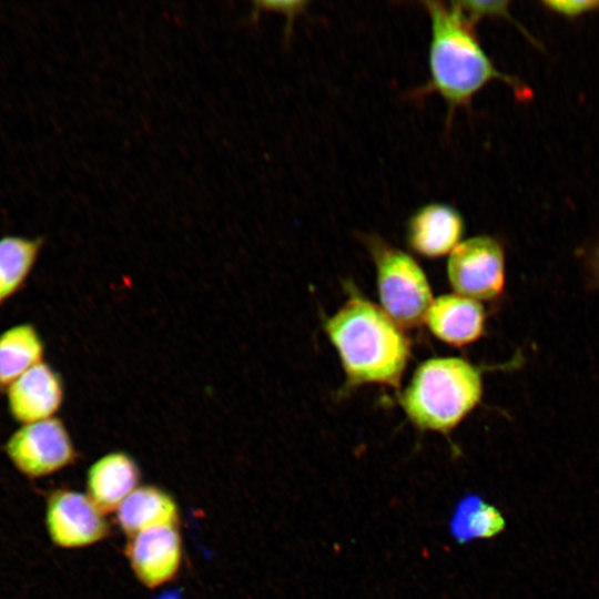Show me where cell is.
Returning a JSON list of instances; mask_svg holds the SVG:
<instances>
[{
  "instance_id": "obj_1",
  "label": "cell",
  "mask_w": 599,
  "mask_h": 599,
  "mask_svg": "<svg viewBox=\"0 0 599 599\" xmlns=\"http://www.w3.org/2000/svg\"><path fill=\"white\" fill-rule=\"evenodd\" d=\"M324 331L339 356L348 387H398L410 357V343L382 307L351 292L325 321Z\"/></svg>"
},
{
  "instance_id": "obj_2",
  "label": "cell",
  "mask_w": 599,
  "mask_h": 599,
  "mask_svg": "<svg viewBox=\"0 0 599 599\" xmlns=\"http://www.w3.org/2000/svg\"><path fill=\"white\" fill-rule=\"evenodd\" d=\"M430 20L428 52L429 82L425 92H437L446 101L449 116L466 105L488 82L498 79L518 88L516 81L501 73L479 44L473 26L457 6L441 1H424Z\"/></svg>"
},
{
  "instance_id": "obj_3",
  "label": "cell",
  "mask_w": 599,
  "mask_h": 599,
  "mask_svg": "<svg viewBox=\"0 0 599 599\" xmlns=\"http://www.w3.org/2000/svg\"><path fill=\"white\" fill-rule=\"evenodd\" d=\"M483 370L460 357H436L422 363L398 402L420 430L451 432L479 404Z\"/></svg>"
},
{
  "instance_id": "obj_4",
  "label": "cell",
  "mask_w": 599,
  "mask_h": 599,
  "mask_svg": "<svg viewBox=\"0 0 599 599\" xmlns=\"http://www.w3.org/2000/svg\"><path fill=\"white\" fill-rule=\"evenodd\" d=\"M366 242L376 268L382 309L400 328L419 326L434 301L425 272L413 256L379 236H367Z\"/></svg>"
},
{
  "instance_id": "obj_5",
  "label": "cell",
  "mask_w": 599,
  "mask_h": 599,
  "mask_svg": "<svg viewBox=\"0 0 599 599\" xmlns=\"http://www.w3.org/2000/svg\"><path fill=\"white\" fill-rule=\"evenodd\" d=\"M3 451L12 466L30 479L53 475L72 465L78 456L59 417L19 425L4 441Z\"/></svg>"
},
{
  "instance_id": "obj_6",
  "label": "cell",
  "mask_w": 599,
  "mask_h": 599,
  "mask_svg": "<svg viewBox=\"0 0 599 599\" xmlns=\"http://www.w3.org/2000/svg\"><path fill=\"white\" fill-rule=\"evenodd\" d=\"M447 276L455 294L478 302L496 300L505 286L501 245L486 235L460 242L448 258Z\"/></svg>"
},
{
  "instance_id": "obj_7",
  "label": "cell",
  "mask_w": 599,
  "mask_h": 599,
  "mask_svg": "<svg viewBox=\"0 0 599 599\" xmlns=\"http://www.w3.org/2000/svg\"><path fill=\"white\" fill-rule=\"evenodd\" d=\"M44 522L50 540L63 549L95 545L109 535L105 514L87 495L54 489L45 500Z\"/></svg>"
},
{
  "instance_id": "obj_8",
  "label": "cell",
  "mask_w": 599,
  "mask_h": 599,
  "mask_svg": "<svg viewBox=\"0 0 599 599\" xmlns=\"http://www.w3.org/2000/svg\"><path fill=\"white\" fill-rule=\"evenodd\" d=\"M124 554L135 578L146 588H159L173 580L181 568L179 528L156 527L128 537Z\"/></svg>"
},
{
  "instance_id": "obj_9",
  "label": "cell",
  "mask_w": 599,
  "mask_h": 599,
  "mask_svg": "<svg viewBox=\"0 0 599 599\" xmlns=\"http://www.w3.org/2000/svg\"><path fill=\"white\" fill-rule=\"evenodd\" d=\"M2 395L11 419L26 425L57 417L64 402V383L58 370L42 362L14 379Z\"/></svg>"
},
{
  "instance_id": "obj_10",
  "label": "cell",
  "mask_w": 599,
  "mask_h": 599,
  "mask_svg": "<svg viewBox=\"0 0 599 599\" xmlns=\"http://www.w3.org/2000/svg\"><path fill=\"white\" fill-rule=\"evenodd\" d=\"M465 231L461 214L446 203H428L416 210L406 223V242L418 255L437 258L451 253Z\"/></svg>"
},
{
  "instance_id": "obj_11",
  "label": "cell",
  "mask_w": 599,
  "mask_h": 599,
  "mask_svg": "<svg viewBox=\"0 0 599 599\" xmlns=\"http://www.w3.org/2000/svg\"><path fill=\"white\" fill-rule=\"evenodd\" d=\"M425 322L438 339L460 347L476 342L483 335L486 314L480 302L458 294H447L433 301Z\"/></svg>"
},
{
  "instance_id": "obj_12",
  "label": "cell",
  "mask_w": 599,
  "mask_h": 599,
  "mask_svg": "<svg viewBox=\"0 0 599 599\" xmlns=\"http://www.w3.org/2000/svg\"><path fill=\"white\" fill-rule=\"evenodd\" d=\"M141 471L136 461L124 451H111L97 459L87 473V495L106 515L139 486Z\"/></svg>"
},
{
  "instance_id": "obj_13",
  "label": "cell",
  "mask_w": 599,
  "mask_h": 599,
  "mask_svg": "<svg viewBox=\"0 0 599 599\" xmlns=\"http://www.w3.org/2000/svg\"><path fill=\"white\" fill-rule=\"evenodd\" d=\"M122 531L134 536L156 527L179 526L180 511L174 498L156 486H139L115 511Z\"/></svg>"
},
{
  "instance_id": "obj_14",
  "label": "cell",
  "mask_w": 599,
  "mask_h": 599,
  "mask_svg": "<svg viewBox=\"0 0 599 599\" xmlns=\"http://www.w3.org/2000/svg\"><path fill=\"white\" fill-rule=\"evenodd\" d=\"M45 343L34 324L21 322L0 333V393L27 370L44 362Z\"/></svg>"
},
{
  "instance_id": "obj_15",
  "label": "cell",
  "mask_w": 599,
  "mask_h": 599,
  "mask_svg": "<svg viewBox=\"0 0 599 599\" xmlns=\"http://www.w3.org/2000/svg\"><path fill=\"white\" fill-rule=\"evenodd\" d=\"M44 244L43 236H0V307L26 287Z\"/></svg>"
},
{
  "instance_id": "obj_16",
  "label": "cell",
  "mask_w": 599,
  "mask_h": 599,
  "mask_svg": "<svg viewBox=\"0 0 599 599\" xmlns=\"http://www.w3.org/2000/svg\"><path fill=\"white\" fill-rule=\"evenodd\" d=\"M453 526L459 541L487 539L504 530L505 519L494 506L473 497L459 505Z\"/></svg>"
},
{
  "instance_id": "obj_17",
  "label": "cell",
  "mask_w": 599,
  "mask_h": 599,
  "mask_svg": "<svg viewBox=\"0 0 599 599\" xmlns=\"http://www.w3.org/2000/svg\"><path fill=\"white\" fill-rule=\"evenodd\" d=\"M545 4L561 14L577 16L599 7V1L593 0H564V1H547Z\"/></svg>"
},
{
  "instance_id": "obj_18",
  "label": "cell",
  "mask_w": 599,
  "mask_h": 599,
  "mask_svg": "<svg viewBox=\"0 0 599 599\" xmlns=\"http://www.w3.org/2000/svg\"><path fill=\"white\" fill-rule=\"evenodd\" d=\"M255 12L263 11H276L285 13L288 19L292 21L295 16H298L305 8L306 2L304 1H256L254 2Z\"/></svg>"
},
{
  "instance_id": "obj_19",
  "label": "cell",
  "mask_w": 599,
  "mask_h": 599,
  "mask_svg": "<svg viewBox=\"0 0 599 599\" xmlns=\"http://www.w3.org/2000/svg\"><path fill=\"white\" fill-rule=\"evenodd\" d=\"M591 268H592L593 277L597 284L599 285V247L596 250L592 256Z\"/></svg>"
},
{
  "instance_id": "obj_20",
  "label": "cell",
  "mask_w": 599,
  "mask_h": 599,
  "mask_svg": "<svg viewBox=\"0 0 599 599\" xmlns=\"http://www.w3.org/2000/svg\"><path fill=\"white\" fill-rule=\"evenodd\" d=\"M163 599H174V598H163Z\"/></svg>"
}]
</instances>
